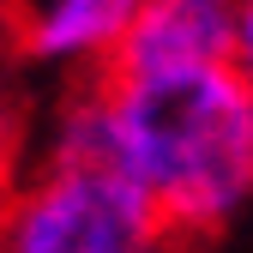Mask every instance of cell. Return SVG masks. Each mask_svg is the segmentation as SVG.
<instances>
[{
  "label": "cell",
  "instance_id": "6da1fadb",
  "mask_svg": "<svg viewBox=\"0 0 253 253\" xmlns=\"http://www.w3.org/2000/svg\"><path fill=\"white\" fill-rule=\"evenodd\" d=\"M115 169L157 199L181 247L229 229L253 199V109L235 67L103 79Z\"/></svg>",
  "mask_w": 253,
  "mask_h": 253
},
{
  "label": "cell",
  "instance_id": "7a4b0ae2",
  "mask_svg": "<svg viewBox=\"0 0 253 253\" xmlns=\"http://www.w3.org/2000/svg\"><path fill=\"white\" fill-rule=\"evenodd\" d=\"M0 253H181V241L121 169L37 157L0 205Z\"/></svg>",
  "mask_w": 253,
  "mask_h": 253
},
{
  "label": "cell",
  "instance_id": "3957f363",
  "mask_svg": "<svg viewBox=\"0 0 253 253\" xmlns=\"http://www.w3.org/2000/svg\"><path fill=\"white\" fill-rule=\"evenodd\" d=\"M229 42H235V0H145L103 79L229 67Z\"/></svg>",
  "mask_w": 253,
  "mask_h": 253
},
{
  "label": "cell",
  "instance_id": "277c9868",
  "mask_svg": "<svg viewBox=\"0 0 253 253\" xmlns=\"http://www.w3.org/2000/svg\"><path fill=\"white\" fill-rule=\"evenodd\" d=\"M145 0H24L18 6V48L30 67H73L90 79L109 73Z\"/></svg>",
  "mask_w": 253,
  "mask_h": 253
},
{
  "label": "cell",
  "instance_id": "5b68a950",
  "mask_svg": "<svg viewBox=\"0 0 253 253\" xmlns=\"http://www.w3.org/2000/svg\"><path fill=\"white\" fill-rule=\"evenodd\" d=\"M229 67L241 84H253V0H235V42H229Z\"/></svg>",
  "mask_w": 253,
  "mask_h": 253
},
{
  "label": "cell",
  "instance_id": "8992f818",
  "mask_svg": "<svg viewBox=\"0 0 253 253\" xmlns=\"http://www.w3.org/2000/svg\"><path fill=\"white\" fill-rule=\"evenodd\" d=\"M12 6H24V0H0V12H12Z\"/></svg>",
  "mask_w": 253,
  "mask_h": 253
},
{
  "label": "cell",
  "instance_id": "52a82bcc",
  "mask_svg": "<svg viewBox=\"0 0 253 253\" xmlns=\"http://www.w3.org/2000/svg\"><path fill=\"white\" fill-rule=\"evenodd\" d=\"M247 109H253V84H247Z\"/></svg>",
  "mask_w": 253,
  "mask_h": 253
}]
</instances>
